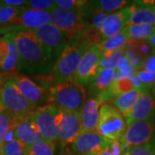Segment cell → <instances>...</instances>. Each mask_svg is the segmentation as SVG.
Wrapping results in <instances>:
<instances>
[{
    "mask_svg": "<svg viewBox=\"0 0 155 155\" xmlns=\"http://www.w3.org/2000/svg\"><path fill=\"white\" fill-rule=\"evenodd\" d=\"M19 54L18 68L30 74L42 75L49 72L54 61L45 49L32 29H20L12 32Z\"/></svg>",
    "mask_w": 155,
    "mask_h": 155,
    "instance_id": "1",
    "label": "cell"
},
{
    "mask_svg": "<svg viewBox=\"0 0 155 155\" xmlns=\"http://www.w3.org/2000/svg\"><path fill=\"white\" fill-rule=\"evenodd\" d=\"M86 91L84 86L67 80L49 90L50 104L65 111H80L85 104Z\"/></svg>",
    "mask_w": 155,
    "mask_h": 155,
    "instance_id": "2",
    "label": "cell"
},
{
    "mask_svg": "<svg viewBox=\"0 0 155 155\" xmlns=\"http://www.w3.org/2000/svg\"><path fill=\"white\" fill-rule=\"evenodd\" d=\"M89 48L86 46L72 44H69L65 48L54 62L49 77L55 85L70 80L76 72L84 54Z\"/></svg>",
    "mask_w": 155,
    "mask_h": 155,
    "instance_id": "3",
    "label": "cell"
},
{
    "mask_svg": "<svg viewBox=\"0 0 155 155\" xmlns=\"http://www.w3.org/2000/svg\"><path fill=\"white\" fill-rule=\"evenodd\" d=\"M1 104L6 111L17 119L30 116L36 109V105L20 91L12 77L9 78L2 87Z\"/></svg>",
    "mask_w": 155,
    "mask_h": 155,
    "instance_id": "4",
    "label": "cell"
},
{
    "mask_svg": "<svg viewBox=\"0 0 155 155\" xmlns=\"http://www.w3.org/2000/svg\"><path fill=\"white\" fill-rule=\"evenodd\" d=\"M126 128V120L116 107L109 104L101 105L96 130L102 136L110 141H118L124 134Z\"/></svg>",
    "mask_w": 155,
    "mask_h": 155,
    "instance_id": "5",
    "label": "cell"
},
{
    "mask_svg": "<svg viewBox=\"0 0 155 155\" xmlns=\"http://www.w3.org/2000/svg\"><path fill=\"white\" fill-rule=\"evenodd\" d=\"M60 109L49 104L36 108L31 115L43 140L54 143L58 141V123Z\"/></svg>",
    "mask_w": 155,
    "mask_h": 155,
    "instance_id": "6",
    "label": "cell"
},
{
    "mask_svg": "<svg viewBox=\"0 0 155 155\" xmlns=\"http://www.w3.org/2000/svg\"><path fill=\"white\" fill-rule=\"evenodd\" d=\"M34 32L54 61H56L70 44V35L60 30L52 23L34 29Z\"/></svg>",
    "mask_w": 155,
    "mask_h": 155,
    "instance_id": "7",
    "label": "cell"
},
{
    "mask_svg": "<svg viewBox=\"0 0 155 155\" xmlns=\"http://www.w3.org/2000/svg\"><path fill=\"white\" fill-rule=\"evenodd\" d=\"M102 56L103 52L97 47V45L91 47L84 54L76 72L71 77L70 80L82 86L92 83L99 71Z\"/></svg>",
    "mask_w": 155,
    "mask_h": 155,
    "instance_id": "8",
    "label": "cell"
},
{
    "mask_svg": "<svg viewBox=\"0 0 155 155\" xmlns=\"http://www.w3.org/2000/svg\"><path fill=\"white\" fill-rule=\"evenodd\" d=\"M155 138V122L146 120L133 122L127 126L126 131L119 140L123 150L129 147L147 144Z\"/></svg>",
    "mask_w": 155,
    "mask_h": 155,
    "instance_id": "9",
    "label": "cell"
},
{
    "mask_svg": "<svg viewBox=\"0 0 155 155\" xmlns=\"http://www.w3.org/2000/svg\"><path fill=\"white\" fill-rule=\"evenodd\" d=\"M51 23L72 37L87 26L84 12H77L56 8L50 11Z\"/></svg>",
    "mask_w": 155,
    "mask_h": 155,
    "instance_id": "10",
    "label": "cell"
},
{
    "mask_svg": "<svg viewBox=\"0 0 155 155\" xmlns=\"http://www.w3.org/2000/svg\"><path fill=\"white\" fill-rule=\"evenodd\" d=\"M82 125L80 111L60 110L58 123V141L61 146L72 144L81 133Z\"/></svg>",
    "mask_w": 155,
    "mask_h": 155,
    "instance_id": "11",
    "label": "cell"
},
{
    "mask_svg": "<svg viewBox=\"0 0 155 155\" xmlns=\"http://www.w3.org/2000/svg\"><path fill=\"white\" fill-rule=\"evenodd\" d=\"M110 140L102 136L97 130L81 132L72 144V151L80 155H96L106 148Z\"/></svg>",
    "mask_w": 155,
    "mask_h": 155,
    "instance_id": "12",
    "label": "cell"
},
{
    "mask_svg": "<svg viewBox=\"0 0 155 155\" xmlns=\"http://www.w3.org/2000/svg\"><path fill=\"white\" fill-rule=\"evenodd\" d=\"M155 117V98L148 91H143L137 102L126 117L127 126L133 122L146 120H153Z\"/></svg>",
    "mask_w": 155,
    "mask_h": 155,
    "instance_id": "13",
    "label": "cell"
},
{
    "mask_svg": "<svg viewBox=\"0 0 155 155\" xmlns=\"http://www.w3.org/2000/svg\"><path fill=\"white\" fill-rule=\"evenodd\" d=\"M48 23H51V16L48 11L21 8L17 18L11 24L34 30Z\"/></svg>",
    "mask_w": 155,
    "mask_h": 155,
    "instance_id": "14",
    "label": "cell"
},
{
    "mask_svg": "<svg viewBox=\"0 0 155 155\" xmlns=\"http://www.w3.org/2000/svg\"><path fill=\"white\" fill-rule=\"evenodd\" d=\"M19 63V54L12 33L0 38V68L6 72H15Z\"/></svg>",
    "mask_w": 155,
    "mask_h": 155,
    "instance_id": "15",
    "label": "cell"
},
{
    "mask_svg": "<svg viewBox=\"0 0 155 155\" xmlns=\"http://www.w3.org/2000/svg\"><path fill=\"white\" fill-rule=\"evenodd\" d=\"M14 139L20 140L28 147L42 139L38 127L32 120L31 116L17 119L14 127Z\"/></svg>",
    "mask_w": 155,
    "mask_h": 155,
    "instance_id": "16",
    "label": "cell"
},
{
    "mask_svg": "<svg viewBox=\"0 0 155 155\" xmlns=\"http://www.w3.org/2000/svg\"><path fill=\"white\" fill-rule=\"evenodd\" d=\"M129 17H130L129 6L125 9H122V11L108 15V17L104 20L101 30L102 39L105 40V39L110 38L118 33H120L127 26Z\"/></svg>",
    "mask_w": 155,
    "mask_h": 155,
    "instance_id": "17",
    "label": "cell"
},
{
    "mask_svg": "<svg viewBox=\"0 0 155 155\" xmlns=\"http://www.w3.org/2000/svg\"><path fill=\"white\" fill-rule=\"evenodd\" d=\"M101 105L102 104L97 98H90L85 102L80 110L81 132L94 131L97 129Z\"/></svg>",
    "mask_w": 155,
    "mask_h": 155,
    "instance_id": "18",
    "label": "cell"
},
{
    "mask_svg": "<svg viewBox=\"0 0 155 155\" xmlns=\"http://www.w3.org/2000/svg\"><path fill=\"white\" fill-rule=\"evenodd\" d=\"M14 82L16 83L18 89L31 103L36 105L44 98L46 91L42 87L35 84L29 78L23 75L12 76Z\"/></svg>",
    "mask_w": 155,
    "mask_h": 155,
    "instance_id": "19",
    "label": "cell"
},
{
    "mask_svg": "<svg viewBox=\"0 0 155 155\" xmlns=\"http://www.w3.org/2000/svg\"><path fill=\"white\" fill-rule=\"evenodd\" d=\"M130 17L127 26L134 24H147L155 27V11L147 6L133 4L129 6Z\"/></svg>",
    "mask_w": 155,
    "mask_h": 155,
    "instance_id": "20",
    "label": "cell"
},
{
    "mask_svg": "<svg viewBox=\"0 0 155 155\" xmlns=\"http://www.w3.org/2000/svg\"><path fill=\"white\" fill-rule=\"evenodd\" d=\"M142 92L143 91L140 90L134 89L127 93L117 96L112 101V104L114 107H116L122 116H125L126 118L129 115L130 111L132 110L133 107L139 99V97L141 96Z\"/></svg>",
    "mask_w": 155,
    "mask_h": 155,
    "instance_id": "21",
    "label": "cell"
},
{
    "mask_svg": "<svg viewBox=\"0 0 155 155\" xmlns=\"http://www.w3.org/2000/svg\"><path fill=\"white\" fill-rule=\"evenodd\" d=\"M116 69H104L100 67L98 73L92 82V88L97 92V97L105 92L116 79Z\"/></svg>",
    "mask_w": 155,
    "mask_h": 155,
    "instance_id": "22",
    "label": "cell"
},
{
    "mask_svg": "<svg viewBox=\"0 0 155 155\" xmlns=\"http://www.w3.org/2000/svg\"><path fill=\"white\" fill-rule=\"evenodd\" d=\"M128 41H129L128 35L126 28H124L120 33H118L110 38L103 40L101 42L97 44V47L104 53V52L113 51V50L124 48L127 46Z\"/></svg>",
    "mask_w": 155,
    "mask_h": 155,
    "instance_id": "23",
    "label": "cell"
},
{
    "mask_svg": "<svg viewBox=\"0 0 155 155\" xmlns=\"http://www.w3.org/2000/svg\"><path fill=\"white\" fill-rule=\"evenodd\" d=\"M17 119L5 110L0 113V149L5 143L8 135L13 131Z\"/></svg>",
    "mask_w": 155,
    "mask_h": 155,
    "instance_id": "24",
    "label": "cell"
},
{
    "mask_svg": "<svg viewBox=\"0 0 155 155\" xmlns=\"http://www.w3.org/2000/svg\"><path fill=\"white\" fill-rule=\"evenodd\" d=\"M127 46L119 49L104 52L100 61V67L104 69H116L120 60L125 55Z\"/></svg>",
    "mask_w": 155,
    "mask_h": 155,
    "instance_id": "25",
    "label": "cell"
},
{
    "mask_svg": "<svg viewBox=\"0 0 155 155\" xmlns=\"http://www.w3.org/2000/svg\"><path fill=\"white\" fill-rule=\"evenodd\" d=\"M129 2L125 0H100L90 1V5L92 10L99 11L104 13H111L118 11L126 6Z\"/></svg>",
    "mask_w": 155,
    "mask_h": 155,
    "instance_id": "26",
    "label": "cell"
},
{
    "mask_svg": "<svg viewBox=\"0 0 155 155\" xmlns=\"http://www.w3.org/2000/svg\"><path fill=\"white\" fill-rule=\"evenodd\" d=\"M129 39L147 40L155 31V27L147 24H134L126 27Z\"/></svg>",
    "mask_w": 155,
    "mask_h": 155,
    "instance_id": "27",
    "label": "cell"
},
{
    "mask_svg": "<svg viewBox=\"0 0 155 155\" xmlns=\"http://www.w3.org/2000/svg\"><path fill=\"white\" fill-rule=\"evenodd\" d=\"M55 144L43 139L31 145L28 150V155H54Z\"/></svg>",
    "mask_w": 155,
    "mask_h": 155,
    "instance_id": "28",
    "label": "cell"
},
{
    "mask_svg": "<svg viewBox=\"0 0 155 155\" xmlns=\"http://www.w3.org/2000/svg\"><path fill=\"white\" fill-rule=\"evenodd\" d=\"M28 147L18 140H12L5 142L1 147L2 155H28Z\"/></svg>",
    "mask_w": 155,
    "mask_h": 155,
    "instance_id": "29",
    "label": "cell"
},
{
    "mask_svg": "<svg viewBox=\"0 0 155 155\" xmlns=\"http://www.w3.org/2000/svg\"><path fill=\"white\" fill-rule=\"evenodd\" d=\"M89 1L84 0H55L58 8L77 12H84Z\"/></svg>",
    "mask_w": 155,
    "mask_h": 155,
    "instance_id": "30",
    "label": "cell"
},
{
    "mask_svg": "<svg viewBox=\"0 0 155 155\" xmlns=\"http://www.w3.org/2000/svg\"><path fill=\"white\" fill-rule=\"evenodd\" d=\"M127 45L130 48V51L134 52L140 58L148 55L151 53V49H152V47L149 44V42L146 41L145 40L129 39Z\"/></svg>",
    "mask_w": 155,
    "mask_h": 155,
    "instance_id": "31",
    "label": "cell"
},
{
    "mask_svg": "<svg viewBox=\"0 0 155 155\" xmlns=\"http://www.w3.org/2000/svg\"><path fill=\"white\" fill-rule=\"evenodd\" d=\"M20 10L21 8L6 5L2 1H0V23L11 24L17 18Z\"/></svg>",
    "mask_w": 155,
    "mask_h": 155,
    "instance_id": "32",
    "label": "cell"
},
{
    "mask_svg": "<svg viewBox=\"0 0 155 155\" xmlns=\"http://www.w3.org/2000/svg\"><path fill=\"white\" fill-rule=\"evenodd\" d=\"M122 155H155V144L147 143L124 150Z\"/></svg>",
    "mask_w": 155,
    "mask_h": 155,
    "instance_id": "33",
    "label": "cell"
},
{
    "mask_svg": "<svg viewBox=\"0 0 155 155\" xmlns=\"http://www.w3.org/2000/svg\"><path fill=\"white\" fill-rule=\"evenodd\" d=\"M26 5L28 6L30 9L48 11V12L58 8L56 5L55 1L54 0H31L27 2Z\"/></svg>",
    "mask_w": 155,
    "mask_h": 155,
    "instance_id": "34",
    "label": "cell"
},
{
    "mask_svg": "<svg viewBox=\"0 0 155 155\" xmlns=\"http://www.w3.org/2000/svg\"><path fill=\"white\" fill-rule=\"evenodd\" d=\"M136 71V67H134L132 61L127 55L122 57L116 67V72L123 75H132Z\"/></svg>",
    "mask_w": 155,
    "mask_h": 155,
    "instance_id": "35",
    "label": "cell"
},
{
    "mask_svg": "<svg viewBox=\"0 0 155 155\" xmlns=\"http://www.w3.org/2000/svg\"><path fill=\"white\" fill-rule=\"evenodd\" d=\"M134 74L135 75V77L137 78V79L144 86L147 91H148V89L152 88V86L155 83V74L152 72H147L143 69L142 70L139 69Z\"/></svg>",
    "mask_w": 155,
    "mask_h": 155,
    "instance_id": "36",
    "label": "cell"
},
{
    "mask_svg": "<svg viewBox=\"0 0 155 155\" xmlns=\"http://www.w3.org/2000/svg\"><path fill=\"white\" fill-rule=\"evenodd\" d=\"M123 147L120 141H111L110 145L97 154L96 155H122L123 154Z\"/></svg>",
    "mask_w": 155,
    "mask_h": 155,
    "instance_id": "37",
    "label": "cell"
},
{
    "mask_svg": "<svg viewBox=\"0 0 155 155\" xmlns=\"http://www.w3.org/2000/svg\"><path fill=\"white\" fill-rule=\"evenodd\" d=\"M92 12H93V15H92V17H91V23L89 24V25L101 31L102 30V27H103V24L104 22V20L106 19V17H108V15L106 13H104V12L99 11L92 10Z\"/></svg>",
    "mask_w": 155,
    "mask_h": 155,
    "instance_id": "38",
    "label": "cell"
},
{
    "mask_svg": "<svg viewBox=\"0 0 155 155\" xmlns=\"http://www.w3.org/2000/svg\"><path fill=\"white\" fill-rule=\"evenodd\" d=\"M141 67L145 71L155 74V51L153 53V54L145 59Z\"/></svg>",
    "mask_w": 155,
    "mask_h": 155,
    "instance_id": "39",
    "label": "cell"
},
{
    "mask_svg": "<svg viewBox=\"0 0 155 155\" xmlns=\"http://www.w3.org/2000/svg\"><path fill=\"white\" fill-rule=\"evenodd\" d=\"M5 5L9 6H12V7H16V6H21L23 5H27L28 1L25 0H5L2 1Z\"/></svg>",
    "mask_w": 155,
    "mask_h": 155,
    "instance_id": "40",
    "label": "cell"
},
{
    "mask_svg": "<svg viewBox=\"0 0 155 155\" xmlns=\"http://www.w3.org/2000/svg\"><path fill=\"white\" fill-rule=\"evenodd\" d=\"M8 79H6V76L4 73L0 72V103H1V95H2V87L4 85V84L5 83Z\"/></svg>",
    "mask_w": 155,
    "mask_h": 155,
    "instance_id": "41",
    "label": "cell"
},
{
    "mask_svg": "<svg viewBox=\"0 0 155 155\" xmlns=\"http://www.w3.org/2000/svg\"><path fill=\"white\" fill-rule=\"evenodd\" d=\"M147 41H148L149 44L151 45V47H153V48H154L155 51V31L153 32V34L150 36L149 38L147 39Z\"/></svg>",
    "mask_w": 155,
    "mask_h": 155,
    "instance_id": "42",
    "label": "cell"
},
{
    "mask_svg": "<svg viewBox=\"0 0 155 155\" xmlns=\"http://www.w3.org/2000/svg\"><path fill=\"white\" fill-rule=\"evenodd\" d=\"M151 90H152V95H153V96L154 97V98H155V83L153 84V85L152 86Z\"/></svg>",
    "mask_w": 155,
    "mask_h": 155,
    "instance_id": "43",
    "label": "cell"
},
{
    "mask_svg": "<svg viewBox=\"0 0 155 155\" xmlns=\"http://www.w3.org/2000/svg\"><path fill=\"white\" fill-rule=\"evenodd\" d=\"M64 155H80V154H78V153H74V152H72V151H70V152H67V153H65Z\"/></svg>",
    "mask_w": 155,
    "mask_h": 155,
    "instance_id": "44",
    "label": "cell"
},
{
    "mask_svg": "<svg viewBox=\"0 0 155 155\" xmlns=\"http://www.w3.org/2000/svg\"><path fill=\"white\" fill-rule=\"evenodd\" d=\"M4 110H5V109H4V107H3V104H2L0 103V113H1L2 111Z\"/></svg>",
    "mask_w": 155,
    "mask_h": 155,
    "instance_id": "45",
    "label": "cell"
},
{
    "mask_svg": "<svg viewBox=\"0 0 155 155\" xmlns=\"http://www.w3.org/2000/svg\"><path fill=\"white\" fill-rule=\"evenodd\" d=\"M153 10H154V11H155V5L153 6Z\"/></svg>",
    "mask_w": 155,
    "mask_h": 155,
    "instance_id": "46",
    "label": "cell"
}]
</instances>
